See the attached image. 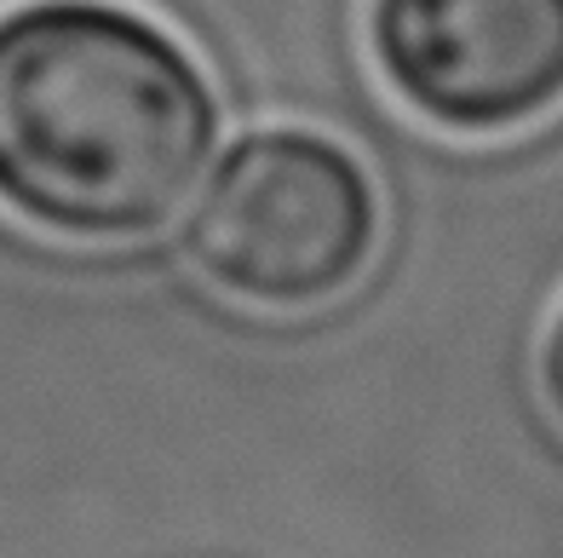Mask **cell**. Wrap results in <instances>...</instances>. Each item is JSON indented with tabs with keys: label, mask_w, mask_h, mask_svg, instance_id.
Returning a JSON list of instances; mask_svg holds the SVG:
<instances>
[{
	"label": "cell",
	"mask_w": 563,
	"mask_h": 558,
	"mask_svg": "<svg viewBox=\"0 0 563 558\" xmlns=\"http://www.w3.org/2000/svg\"><path fill=\"white\" fill-rule=\"evenodd\" d=\"M379 248V190L345 144L271 127L213 167L190 214V265L230 306L299 317L363 283Z\"/></svg>",
	"instance_id": "2"
},
{
	"label": "cell",
	"mask_w": 563,
	"mask_h": 558,
	"mask_svg": "<svg viewBox=\"0 0 563 558\" xmlns=\"http://www.w3.org/2000/svg\"><path fill=\"white\" fill-rule=\"evenodd\" d=\"M219 144L208 69L126 0L0 12V214L69 248H133L190 208Z\"/></svg>",
	"instance_id": "1"
},
{
	"label": "cell",
	"mask_w": 563,
	"mask_h": 558,
	"mask_svg": "<svg viewBox=\"0 0 563 558\" xmlns=\"http://www.w3.org/2000/svg\"><path fill=\"white\" fill-rule=\"evenodd\" d=\"M541 386H547L552 415L563 420V311H558V322L547 328V351H541Z\"/></svg>",
	"instance_id": "4"
},
{
	"label": "cell",
	"mask_w": 563,
	"mask_h": 558,
	"mask_svg": "<svg viewBox=\"0 0 563 558\" xmlns=\"http://www.w3.org/2000/svg\"><path fill=\"white\" fill-rule=\"evenodd\" d=\"M391 98L449 139H506L563 110V0H368Z\"/></svg>",
	"instance_id": "3"
}]
</instances>
